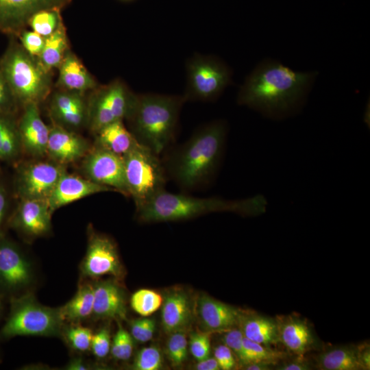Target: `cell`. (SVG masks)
I'll use <instances>...</instances> for the list:
<instances>
[{"instance_id": "ac0fdd59", "label": "cell", "mask_w": 370, "mask_h": 370, "mask_svg": "<svg viewBox=\"0 0 370 370\" xmlns=\"http://www.w3.org/2000/svg\"><path fill=\"white\" fill-rule=\"evenodd\" d=\"M197 314L202 328L211 333L236 328L242 312L232 306L202 295L197 301Z\"/></svg>"}, {"instance_id": "c3c4849f", "label": "cell", "mask_w": 370, "mask_h": 370, "mask_svg": "<svg viewBox=\"0 0 370 370\" xmlns=\"http://www.w3.org/2000/svg\"><path fill=\"white\" fill-rule=\"evenodd\" d=\"M310 366L302 360H296L290 362L284 363L277 369L280 370H308Z\"/></svg>"}, {"instance_id": "60d3db41", "label": "cell", "mask_w": 370, "mask_h": 370, "mask_svg": "<svg viewBox=\"0 0 370 370\" xmlns=\"http://www.w3.org/2000/svg\"><path fill=\"white\" fill-rule=\"evenodd\" d=\"M110 347L111 337L109 328H101L97 332L93 333L90 350L95 357L105 358L110 352Z\"/></svg>"}, {"instance_id": "ee69618b", "label": "cell", "mask_w": 370, "mask_h": 370, "mask_svg": "<svg viewBox=\"0 0 370 370\" xmlns=\"http://www.w3.org/2000/svg\"><path fill=\"white\" fill-rule=\"evenodd\" d=\"M214 357L216 359L220 369L231 370L236 365L234 354L225 345L217 346L214 351Z\"/></svg>"}, {"instance_id": "1f68e13d", "label": "cell", "mask_w": 370, "mask_h": 370, "mask_svg": "<svg viewBox=\"0 0 370 370\" xmlns=\"http://www.w3.org/2000/svg\"><path fill=\"white\" fill-rule=\"evenodd\" d=\"M163 297L157 291L148 288L136 291L131 297L132 308L141 317H149L162 306Z\"/></svg>"}, {"instance_id": "ba28073f", "label": "cell", "mask_w": 370, "mask_h": 370, "mask_svg": "<svg viewBox=\"0 0 370 370\" xmlns=\"http://www.w3.org/2000/svg\"><path fill=\"white\" fill-rule=\"evenodd\" d=\"M91 91L87 100V125L94 134L113 122L127 119L138 98V95L120 79L98 86Z\"/></svg>"}, {"instance_id": "7bdbcfd3", "label": "cell", "mask_w": 370, "mask_h": 370, "mask_svg": "<svg viewBox=\"0 0 370 370\" xmlns=\"http://www.w3.org/2000/svg\"><path fill=\"white\" fill-rule=\"evenodd\" d=\"M18 106L0 70V112L14 114Z\"/></svg>"}, {"instance_id": "2e32d148", "label": "cell", "mask_w": 370, "mask_h": 370, "mask_svg": "<svg viewBox=\"0 0 370 370\" xmlns=\"http://www.w3.org/2000/svg\"><path fill=\"white\" fill-rule=\"evenodd\" d=\"M84 93L58 88L51 96L49 110L54 124L69 130L87 125L88 106Z\"/></svg>"}, {"instance_id": "b9f144b4", "label": "cell", "mask_w": 370, "mask_h": 370, "mask_svg": "<svg viewBox=\"0 0 370 370\" xmlns=\"http://www.w3.org/2000/svg\"><path fill=\"white\" fill-rule=\"evenodd\" d=\"M18 39L29 53L36 57L39 56L44 46L45 38L34 31L25 29L21 32Z\"/></svg>"}, {"instance_id": "816d5d0a", "label": "cell", "mask_w": 370, "mask_h": 370, "mask_svg": "<svg viewBox=\"0 0 370 370\" xmlns=\"http://www.w3.org/2000/svg\"><path fill=\"white\" fill-rule=\"evenodd\" d=\"M3 298L0 296V318L3 310V305H2Z\"/></svg>"}, {"instance_id": "4fadbf2b", "label": "cell", "mask_w": 370, "mask_h": 370, "mask_svg": "<svg viewBox=\"0 0 370 370\" xmlns=\"http://www.w3.org/2000/svg\"><path fill=\"white\" fill-rule=\"evenodd\" d=\"M82 169L88 180L130 196L123 156L95 145L84 156Z\"/></svg>"}, {"instance_id": "d4e9b609", "label": "cell", "mask_w": 370, "mask_h": 370, "mask_svg": "<svg viewBox=\"0 0 370 370\" xmlns=\"http://www.w3.org/2000/svg\"><path fill=\"white\" fill-rule=\"evenodd\" d=\"M95 135V146L123 156L139 143L123 124V121L113 122L101 130Z\"/></svg>"}, {"instance_id": "52a82bcc", "label": "cell", "mask_w": 370, "mask_h": 370, "mask_svg": "<svg viewBox=\"0 0 370 370\" xmlns=\"http://www.w3.org/2000/svg\"><path fill=\"white\" fill-rule=\"evenodd\" d=\"M123 158L129 195L136 207L165 190L168 177L159 155L139 143Z\"/></svg>"}, {"instance_id": "9a60e30c", "label": "cell", "mask_w": 370, "mask_h": 370, "mask_svg": "<svg viewBox=\"0 0 370 370\" xmlns=\"http://www.w3.org/2000/svg\"><path fill=\"white\" fill-rule=\"evenodd\" d=\"M51 214L47 200L22 199L10 216L8 223L23 236L40 237L51 230Z\"/></svg>"}, {"instance_id": "d6986e66", "label": "cell", "mask_w": 370, "mask_h": 370, "mask_svg": "<svg viewBox=\"0 0 370 370\" xmlns=\"http://www.w3.org/2000/svg\"><path fill=\"white\" fill-rule=\"evenodd\" d=\"M113 190L80 176L65 172L59 179L47 201L51 213L57 209L88 196Z\"/></svg>"}, {"instance_id": "3957f363", "label": "cell", "mask_w": 370, "mask_h": 370, "mask_svg": "<svg viewBox=\"0 0 370 370\" xmlns=\"http://www.w3.org/2000/svg\"><path fill=\"white\" fill-rule=\"evenodd\" d=\"M267 204V200L262 195L226 199L218 197L199 198L164 190L136 208L140 221L156 223L186 220L219 212L256 216L264 213Z\"/></svg>"}, {"instance_id": "5bb4252c", "label": "cell", "mask_w": 370, "mask_h": 370, "mask_svg": "<svg viewBox=\"0 0 370 370\" xmlns=\"http://www.w3.org/2000/svg\"><path fill=\"white\" fill-rule=\"evenodd\" d=\"M73 0H0V32L8 37H18L26 29L30 18L47 9L62 10Z\"/></svg>"}, {"instance_id": "7a4b0ae2", "label": "cell", "mask_w": 370, "mask_h": 370, "mask_svg": "<svg viewBox=\"0 0 370 370\" xmlns=\"http://www.w3.org/2000/svg\"><path fill=\"white\" fill-rule=\"evenodd\" d=\"M227 134V125L223 120L213 121L197 129L162 160L168 180L185 190L209 184L221 165Z\"/></svg>"}, {"instance_id": "836d02e7", "label": "cell", "mask_w": 370, "mask_h": 370, "mask_svg": "<svg viewBox=\"0 0 370 370\" xmlns=\"http://www.w3.org/2000/svg\"><path fill=\"white\" fill-rule=\"evenodd\" d=\"M245 365L255 362H264L273 364L284 356V354L243 337ZM243 366V367H244Z\"/></svg>"}, {"instance_id": "d6a6232c", "label": "cell", "mask_w": 370, "mask_h": 370, "mask_svg": "<svg viewBox=\"0 0 370 370\" xmlns=\"http://www.w3.org/2000/svg\"><path fill=\"white\" fill-rule=\"evenodd\" d=\"M92 334L90 328L79 323L63 325L61 332L67 345L79 352H86L90 349Z\"/></svg>"}, {"instance_id": "8992f818", "label": "cell", "mask_w": 370, "mask_h": 370, "mask_svg": "<svg viewBox=\"0 0 370 370\" xmlns=\"http://www.w3.org/2000/svg\"><path fill=\"white\" fill-rule=\"evenodd\" d=\"M8 316L0 330V337L8 340L18 336H58L64 325L60 308L39 303L29 292L9 299Z\"/></svg>"}, {"instance_id": "484cf974", "label": "cell", "mask_w": 370, "mask_h": 370, "mask_svg": "<svg viewBox=\"0 0 370 370\" xmlns=\"http://www.w3.org/2000/svg\"><path fill=\"white\" fill-rule=\"evenodd\" d=\"M238 325L244 337L250 341L269 347L279 342L275 319L260 314L242 312Z\"/></svg>"}, {"instance_id": "7c38bea8", "label": "cell", "mask_w": 370, "mask_h": 370, "mask_svg": "<svg viewBox=\"0 0 370 370\" xmlns=\"http://www.w3.org/2000/svg\"><path fill=\"white\" fill-rule=\"evenodd\" d=\"M84 278L95 279L104 275L123 276L117 248L108 236L89 230L88 246L80 265Z\"/></svg>"}, {"instance_id": "30bf717a", "label": "cell", "mask_w": 370, "mask_h": 370, "mask_svg": "<svg viewBox=\"0 0 370 370\" xmlns=\"http://www.w3.org/2000/svg\"><path fill=\"white\" fill-rule=\"evenodd\" d=\"M34 280L32 265L23 251L0 236V296L10 299L26 293Z\"/></svg>"}, {"instance_id": "74e56055", "label": "cell", "mask_w": 370, "mask_h": 370, "mask_svg": "<svg viewBox=\"0 0 370 370\" xmlns=\"http://www.w3.org/2000/svg\"><path fill=\"white\" fill-rule=\"evenodd\" d=\"M210 332H196L190 334L188 344L193 358L197 361L210 356L211 351Z\"/></svg>"}, {"instance_id": "8fae6325", "label": "cell", "mask_w": 370, "mask_h": 370, "mask_svg": "<svg viewBox=\"0 0 370 370\" xmlns=\"http://www.w3.org/2000/svg\"><path fill=\"white\" fill-rule=\"evenodd\" d=\"M65 172L64 165L52 160L25 164L17 169L14 181L15 192L20 199L47 200Z\"/></svg>"}, {"instance_id": "277c9868", "label": "cell", "mask_w": 370, "mask_h": 370, "mask_svg": "<svg viewBox=\"0 0 370 370\" xmlns=\"http://www.w3.org/2000/svg\"><path fill=\"white\" fill-rule=\"evenodd\" d=\"M184 102L183 95H138L135 107L126 119L130 131L140 145L160 155L174 140Z\"/></svg>"}, {"instance_id": "7402d4cb", "label": "cell", "mask_w": 370, "mask_h": 370, "mask_svg": "<svg viewBox=\"0 0 370 370\" xmlns=\"http://www.w3.org/2000/svg\"><path fill=\"white\" fill-rule=\"evenodd\" d=\"M161 323L167 334L186 331L193 319V309L188 295L182 290L166 294L162 304Z\"/></svg>"}, {"instance_id": "7dc6e473", "label": "cell", "mask_w": 370, "mask_h": 370, "mask_svg": "<svg viewBox=\"0 0 370 370\" xmlns=\"http://www.w3.org/2000/svg\"><path fill=\"white\" fill-rule=\"evenodd\" d=\"M358 355L360 364L364 369H369L370 367V351L367 345L358 347Z\"/></svg>"}, {"instance_id": "681fc988", "label": "cell", "mask_w": 370, "mask_h": 370, "mask_svg": "<svg viewBox=\"0 0 370 370\" xmlns=\"http://www.w3.org/2000/svg\"><path fill=\"white\" fill-rule=\"evenodd\" d=\"M65 367L69 370H84L88 369V365L82 359L75 358L70 360Z\"/></svg>"}, {"instance_id": "5b68a950", "label": "cell", "mask_w": 370, "mask_h": 370, "mask_svg": "<svg viewBox=\"0 0 370 370\" xmlns=\"http://www.w3.org/2000/svg\"><path fill=\"white\" fill-rule=\"evenodd\" d=\"M1 58L0 70L18 105L43 101L51 93L52 72L47 71L38 58L29 53L16 37Z\"/></svg>"}, {"instance_id": "e575fe53", "label": "cell", "mask_w": 370, "mask_h": 370, "mask_svg": "<svg viewBox=\"0 0 370 370\" xmlns=\"http://www.w3.org/2000/svg\"><path fill=\"white\" fill-rule=\"evenodd\" d=\"M166 343V354L173 367L180 366L186 359L188 354V339L185 331H177L169 334Z\"/></svg>"}, {"instance_id": "f5cc1de1", "label": "cell", "mask_w": 370, "mask_h": 370, "mask_svg": "<svg viewBox=\"0 0 370 370\" xmlns=\"http://www.w3.org/2000/svg\"><path fill=\"white\" fill-rule=\"evenodd\" d=\"M120 1H122V2H132V1H134L135 0H119Z\"/></svg>"}, {"instance_id": "d590c367", "label": "cell", "mask_w": 370, "mask_h": 370, "mask_svg": "<svg viewBox=\"0 0 370 370\" xmlns=\"http://www.w3.org/2000/svg\"><path fill=\"white\" fill-rule=\"evenodd\" d=\"M134 338L119 322L118 328L111 342L110 352L116 360H127L132 356Z\"/></svg>"}, {"instance_id": "9c48e42d", "label": "cell", "mask_w": 370, "mask_h": 370, "mask_svg": "<svg viewBox=\"0 0 370 370\" xmlns=\"http://www.w3.org/2000/svg\"><path fill=\"white\" fill-rule=\"evenodd\" d=\"M232 71L220 59L212 56L195 55L186 62L187 101L217 99L232 83Z\"/></svg>"}, {"instance_id": "e0dca14e", "label": "cell", "mask_w": 370, "mask_h": 370, "mask_svg": "<svg viewBox=\"0 0 370 370\" xmlns=\"http://www.w3.org/2000/svg\"><path fill=\"white\" fill-rule=\"evenodd\" d=\"M22 149L33 156L46 154L50 127L42 121L37 103L23 106L17 121Z\"/></svg>"}, {"instance_id": "f6af8a7d", "label": "cell", "mask_w": 370, "mask_h": 370, "mask_svg": "<svg viewBox=\"0 0 370 370\" xmlns=\"http://www.w3.org/2000/svg\"><path fill=\"white\" fill-rule=\"evenodd\" d=\"M8 195L4 184L0 180V236L3 234L2 227L6 219L8 209Z\"/></svg>"}, {"instance_id": "603a6c76", "label": "cell", "mask_w": 370, "mask_h": 370, "mask_svg": "<svg viewBox=\"0 0 370 370\" xmlns=\"http://www.w3.org/2000/svg\"><path fill=\"white\" fill-rule=\"evenodd\" d=\"M58 88L84 93L99 85L78 57L70 49L58 66Z\"/></svg>"}, {"instance_id": "bcb514c9", "label": "cell", "mask_w": 370, "mask_h": 370, "mask_svg": "<svg viewBox=\"0 0 370 370\" xmlns=\"http://www.w3.org/2000/svg\"><path fill=\"white\" fill-rule=\"evenodd\" d=\"M195 368L197 370H219L220 369L219 365L214 358L210 356L197 361Z\"/></svg>"}, {"instance_id": "f1b7e54d", "label": "cell", "mask_w": 370, "mask_h": 370, "mask_svg": "<svg viewBox=\"0 0 370 370\" xmlns=\"http://www.w3.org/2000/svg\"><path fill=\"white\" fill-rule=\"evenodd\" d=\"M69 49L66 29L63 23L45 38L42 50L37 58L47 71L52 72L53 69L58 68Z\"/></svg>"}, {"instance_id": "f546056e", "label": "cell", "mask_w": 370, "mask_h": 370, "mask_svg": "<svg viewBox=\"0 0 370 370\" xmlns=\"http://www.w3.org/2000/svg\"><path fill=\"white\" fill-rule=\"evenodd\" d=\"M22 149L14 114L0 112V160L12 162Z\"/></svg>"}, {"instance_id": "6da1fadb", "label": "cell", "mask_w": 370, "mask_h": 370, "mask_svg": "<svg viewBox=\"0 0 370 370\" xmlns=\"http://www.w3.org/2000/svg\"><path fill=\"white\" fill-rule=\"evenodd\" d=\"M317 72H297L280 62H260L241 87L237 102L272 119L296 113L303 106Z\"/></svg>"}, {"instance_id": "f907efd6", "label": "cell", "mask_w": 370, "mask_h": 370, "mask_svg": "<svg viewBox=\"0 0 370 370\" xmlns=\"http://www.w3.org/2000/svg\"><path fill=\"white\" fill-rule=\"evenodd\" d=\"M269 363L264 362H255L244 366L245 369L247 370H269L271 369Z\"/></svg>"}, {"instance_id": "4dcf8cb0", "label": "cell", "mask_w": 370, "mask_h": 370, "mask_svg": "<svg viewBox=\"0 0 370 370\" xmlns=\"http://www.w3.org/2000/svg\"><path fill=\"white\" fill-rule=\"evenodd\" d=\"M61 10L47 9L34 14L28 22L32 31L43 38L52 34L64 23Z\"/></svg>"}, {"instance_id": "ffe728a7", "label": "cell", "mask_w": 370, "mask_h": 370, "mask_svg": "<svg viewBox=\"0 0 370 370\" xmlns=\"http://www.w3.org/2000/svg\"><path fill=\"white\" fill-rule=\"evenodd\" d=\"M87 141L71 130L54 124L50 127L47 153L62 165L77 161L89 151Z\"/></svg>"}, {"instance_id": "f35d334b", "label": "cell", "mask_w": 370, "mask_h": 370, "mask_svg": "<svg viewBox=\"0 0 370 370\" xmlns=\"http://www.w3.org/2000/svg\"><path fill=\"white\" fill-rule=\"evenodd\" d=\"M130 334L134 340L145 343L150 341L156 330V322L154 319L143 317L132 320L130 323Z\"/></svg>"}, {"instance_id": "44dd1931", "label": "cell", "mask_w": 370, "mask_h": 370, "mask_svg": "<svg viewBox=\"0 0 370 370\" xmlns=\"http://www.w3.org/2000/svg\"><path fill=\"white\" fill-rule=\"evenodd\" d=\"M94 303L92 316L99 319H125L127 314L123 289L114 280L92 284Z\"/></svg>"}, {"instance_id": "ab89813d", "label": "cell", "mask_w": 370, "mask_h": 370, "mask_svg": "<svg viewBox=\"0 0 370 370\" xmlns=\"http://www.w3.org/2000/svg\"><path fill=\"white\" fill-rule=\"evenodd\" d=\"M243 334L240 329L232 328L223 332V342L236 356L241 366H244L245 355L243 348Z\"/></svg>"}, {"instance_id": "83f0119b", "label": "cell", "mask_w": 370, "mask_h": 370, "mask_svg": "<svg viewBox=\"0 0 370 370\" xmlns=\"http://www.w3.org/2000/svg\"><path fill=\"white\" fill-rule=\"evenodd\" d=\"M317 363L319 368L323 370H363L358 349L354 346L329 349L319 355Z\"/></svg>"}, {"instance_id": "4316f807", "label": "cell", "mask_w": 370, "mask_h": 370, "mask_svg": "<svg viewBox=\"0 0 370 370\" xmlns=\"http://www.w3.org/2000/svg\"><path fill=\"white\" fill-rule=\"evenodd\" d=\"M94 303L93 285L84 283L79 286L74 296L63 306L60 312L64 322L78 323L92 314Z\"/></svg>"}, {"instance_id": "cb8c5ba5", "label": "cell", "mask_w": 370, "mask_h": 370, "mask_svg": "<svg viewBox=\"0 0 370 370\" xmlns=\"http://www.w3.org/2000/svg\"><path fill=\"white\" fill-rule=\"evenodd\" d=\"M279 342L288 350L303 355L315 343L312 332L307 323L296 317L288 316L276 320Z\"/></svg>"}, {"instance_id": "8d00e7d4", "label": "cell", "mask_w": 370, "mask_h": 370, "mask_svg": "<svg viewBox=\"0 0 370 370\" xmlns=\"http://www.w3.org/2000/svg\"><path fill=\"white\" fill-rule=\"evenodd\" d=\"M162 367L160 349L155 346L143 347L137 353L132 367L136 370H158Z\"/></svg>"}]
</instances>
